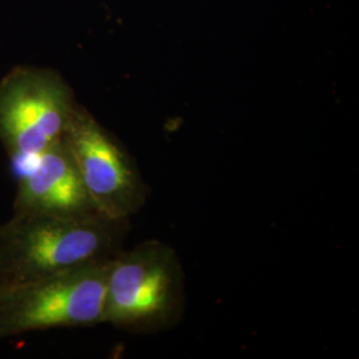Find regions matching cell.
<instances>
[{
    "label": "cell",
    "mask_w": 359,
    "mask_h": 359,
    "mask_svg": "<svg viewBox=\"0 0 359 359\" xmlns=\"http://www.w3.org/2000/svg\"><path fill=\"white\" fill-rule=\"evenodd\" d=\"M126 219L13 215L0 224L8 285L109 261Z\"/></svg>",
    "instance_id": "obj_1"
},
{
    "label": "cell",
    "mask_w": 359,
    "mask_h": 359,
    "mask_svg": "<svg viewBox=\"0 0 359 359\" xmlns=\"http://www.w3.org/2000/svg\"><path fill=\"white\" fill-rule=\"evenodd\" d=\"M111 261L6 285L0 290V339L103 323Z\"/></svg>",
    "instance_id": "obj_2"
},
{
    "label": "cell",
    "mask_w": 359,
    "mask_h": 359,
    "mask_svg": "<svg viewBox=\"0 0 359 359\" xmlns=\"http://www.w3.org/2000/svg\"><path fill=\"white\" fill-rule=\"evenodd\" d=\"M57 71L16 65L0 79V142L18 167L62 142L76 109Z\"/></svg>",
    "instance_id": "obj_3"
},
{
    "label": "cell",
    "mask_w": 359,
    "mask_h": 359,
    "mask_svg": "<svg viewBox=\"0 0 359 359\" xmlns=\"http://www.w3.org/2000/svg\"><path fill=\"white\" fill-rule=\"evenodd\" d=\"M96 210L111 219H127L142 205V182L109 130L77 104L63 137Z\"/></svg>",
    "instance_id": "obj_4"
},
{
    "label": "cell",
    "mask_w": 359,
    "mask_h": 359,
    "mask_svg": "<svg viewBox=\"0 0 359 359\" xmlns=\"http://www.w3.org/2000/svg\"><path fill=\"white\" fill-rule=\"evenodd\" d=\"M175 293L173 258L154 244L118 252L111 261L104 322L136 327L161 317Z\"/></svg>",
    "instance_id": "obj_5"
},
{
    "label": "cell",
    "mask_w": 359,
    "mask_h": 359,
    "mask_svg": "<svg viewBox=\"0 0 359 359\" xmlns=\"http://www.w3.org/2000/svg\"><path fill=\"white\" fill-rule=\"evenodd\" d=\"M13 215L102 216L90 201L65 142L19 165Z\"/></svg>",
    "instance_id": "obj_6"
},
{
    "label": "cell",
    "mask_w": 359,
    "mask_h": 359,
    "mask_svg": "<svg viewBox=\"0 0 359 359\" xmlns=\"http://www.w3.org/2000/svg\"><path fill=\"white\" fill-rule=\"evenodd\" d=\"M6 285H8V278H7L4 252H3V244H1V237H0V290H1Z\"/></svg>",
    "instance_id": "obj_7"
}]
</instances>
